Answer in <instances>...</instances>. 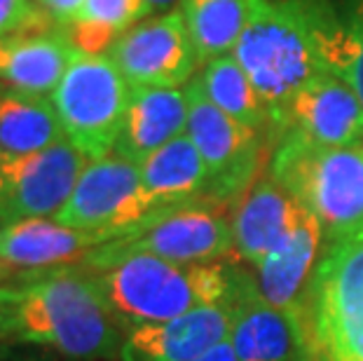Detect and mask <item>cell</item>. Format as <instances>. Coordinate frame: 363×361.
I'll return each mask as SVG.
<instances>
[{"label": "cell", "instance_id": "cell-1", "mask_svg": "<svg viewBox=\"0 0 363 361\" xmlns=\"http://www.w3.org/2000/svg\"><path fill=\"white\" fill-rule=\"evenodd\" d=\"M14 340L40 345L73 361L120 357L122 328L94 277L80 265L21 272L3 282Z\"/></svg>", "mask_w": 363, "mask_h": 361}, {"label": "cell", "instance_id": "cell-2", "mask_svg": "<svg viewBox=\"0 0 363 361\" xmlns=\"http://www.w3.org/2000/svg\"><path fill=\"white\" fill-rule=\"evenodd\" d=\"M326 33V24L303 5L251 0L249 21L233 55L260 94L269 122L281 132L298 91L328 71Z\"/></svg>", "mask_w": 363, "mask_h": 361}, {"label": "cell", "instance_id": "cell-3", "mask_svg": "<svg viewBox=\"0 0 363 361\" xmlns=\"http://www.w3.org/2000/svg\"><path fill=\"white\" fill-rule=\"evenodd\" d=\"M87 272L125 333L134 326L160 324L202 305L228 301L233 282V270L223 265L174 263L150 253H129Z\"/></svg>", "mask_w": 363, "mask_h": 361}, {"label": "cell", "instance_id": "cell-4", "mask_svg": "<svg viewBox=\"0 0 363 361\" xmlns=\"http://www.w3.org/2000/svg\"><path fill=\"white\" fill-rule=\"evenodd\" d=\"M272 179L314 213L328 244L363 240V143L323 148L284 132L272 157Z\"/></svg>", "mask_w": 363, "mask_h": 361}, {"label": "cell", "instance_id": "cell-5", "mask_svg": "<svg viewBox=\"0 0 363 361\" xmlns=\"http://www.w3.org/2000/svg\"><path fill=\"white\" fill-rule=\"evenodd\" d=\"M293 319L303 361H363V240L328 244Z\"/></svg>", "mask_w": 363, "mask_h": 361}, {"label": "cell", "instance_id": "cell-6", "mask_svg": "<svg viewBox=\"0 0 363 361\" xmlns=\"http://www.w3.org/2000/svg\"><path fill=\"white\" fill-rule=\"evenodd\" d=\"M129 96L131 84L111 57L78 50L50 99L66 141L91 162L113 155Z\"/></svg>", "mask_w": 363, "mask_h": 361}, {"label": "cell", "instance_id": "cell-7", "mask_svg": "<svg viewBox=\"0 0 363 361\" xmlns=\"http://www.w3.org/2000/svg\"><path fill=\"white\" fill-rule=\"evenodd\" d=\"M162 211H167L164 206L145 193L138 165L118 155H106L87 162L68 202L54 221L120 240L138 233Z\"/></svg>", "mask_w": 363, "mask_h": 361}, {"label": "cell", "instance_id": "cell-8", "mask_svg": "<svg viewBox=\"0 0 363 361\" xmlns=\"http://www.w3.org/2000/svg\"><path fill=\"white\" fill-rule=\"evenodd\" d=\"M233 249V223L216 211L213 204L192 202L157 213L138 233L94 249L78 265L91 270L129 253H150L174 263L197 265L213 263Z\"/></svg>", "mask_w": 363, "mask_h": 361}, {"label": "cell", "instance_id": "cell-9", "mask_svg": "<svg viewBox=\"0 0 363 361\" xmlns=\"http://www.w3.org/2000/svg\"><path fill=\"white\" fill-rule=\"evenodd\" d=\"M188 96V129L185 134L197 145L208 172V202L242 199L258 172V132L223 113L204 94L199 78L185 84Z\"/></svg>", "mask_w": 363, "mask_h": 361}, {"label": "cell", "instance_id": "cell-10", "mask_svg": "<svg viewBox=\"0 0 363 361\" xmlns=\"http://www.w3.org/2000/svg\"><path fill=\"white\" fill-rule=\"evenodd\" d=\"M106 55L131 87H183L199 64L181 10L145 17L120 35Z\"/></svg>", "mask_w": 363, "mask_h": 361}, {"label": "cell", "instance_id": "cell-11", "mask_svg": "<svg viewBox=\"0 0 363 361\" xmlns=\"http://www.w3.org/2000/svg\"><path fill=\"white\" fill-rule=\"evenodd\" d=\"M87 162L68 141L35 155L0 160V228L24 218H54L68 202Z\"/></svg>", "mask_w": 363, "mask_h": 361}, {"label": "cell", "instance_id": "cell-12", "mask_svg": "<svg viewBox=\"0 0 363 361\" xmlns=\"http://www.w3.org/2000/svg\"><path fill=\"white\" fill-rule=\"evenodd\" d=\"M230 338L239 361H296L303 355L293 314L260 294L258 282L233 270L230 282Z\"/></svg>", "mask_w": 363, "mask_h": 361}, {"label": "cell", "instance_id": "cell-13", "mask_svg": "<svg viewBox=\"0 0 363 361\" xmlns=\"http://www.w3.org/2000/svg\"><path fill=\"white\" fill-rule=\"evenodd\" d=\"M284 132H293L323 148L361 145L363 101L340 75L319 73L293 99Z\"/></svg>", "mask_w": 363, "mask_h": 361}, {"label": "cell", "instance_id": "cell-14", "mask_svg": "<svg viewBox=\"0 0 363 361\" xmlns=\"http://www.w3.org/2000/svg\"><path fill=\"white\" fill-rule=\"evenodd\" d=\"M228 338V301L202 305L169 321L129 328L120 361H192Z\"/></svg>", "mask_w": 363, "mask_h": 361}, {"label": "cell", "instance_id": "cell-15", "mask_svg": "<svg viewBox=\"0 0 363 361\" xmlns=\"http://www.w3.org/2000/svg\"><path fill=\"white\" fill-rule=\"evenodd\" d=\"M108 242L113 237L106 233L75 230L54 218H24L0 228V258L7 270L40 272L78 265Z\"/></svg>", "mask_w": 363, "mask_h": 361}, {"label": "cell", "instance_id": "cell-16", "mask_svg": "<svg viewBox=\"0 0 363 361\" xmlns=\"http://www.w3.org/2000/svg\"><path fill=\"white\" fill-rule=\"evenodd\" d=\"M66 28L40 26L0 40V84L26 94L52 96L75 57Z\"/></svg>", "mask_w": 363, "mask_h": 361}, {"label": "cell", "instance_id": "cell-17", "mask_svg": "<svg viewBox=\"0 0 363 361\" xmlns=\"http://www.w3.org/2000/svg\"><path fill=\"white\" fill-rule=\"evenodd\" d=\"M323 228L314 213L300 206L293 226L256 265L258 289L269 303L293 314L303 303L305 284L314 272Z\"/></svg>", "mask_w": 363, "mask_h": 361}, {"label": "cell", "instance_id": "cell-18", "mask_svg": "<svg viewBox=\"0 0 363 361\" xmlns=\"http://www.w3.org/2000/svg\"><path fill=\"white\" fill-rule=\"evenodd\" d=\"M188 129V96L183 87H131L129 106L113 155L141 165Z\"/></svg>", "mask_w": 363, "mask_h": 361}, {"label": "cell", "instance_id": "cell-19", "mask_svg": "<svg viewBox=\"0 0 363 361\" xmlns=\"http://www.w3.org/2000/svg\"><path fill=\"white\" fill-rule=\"evenodd\" d=\"M298 209L300 204L272 176L253 183L237 202L230 221L237 256L256 267L293 226Z\"/></svg>", "mask_w": 363, "mask_h": 361}, {"label": "cell", "instance_id": "cell-20", "mask_svg": "<svg viewBox=\"0 0 363 361\" xmlns=\"http://www.w3.org/2000/svg\"><path fill=\"white\" fill-rule=\"evenodd\" d=\"M66 141L50 96L0 84V160H17Z\"/></svg>", "mask_w": 363, "mask_h": 361}, {"label": "cell", "instance_id": "cell-21", "mask_svg": "<svg viewBox=\"0 0 363 361\" xmlns=\"http://www.w3.org/2000/svg\"><path fill=\"white\" fill-rule=\"evenodd\" d=\"M143 188L160 206H185L208 195V172L188 134L169 141L138 165Z\"/></svg>", "mask_w": 363, "mask_h": 361}, {"label": "cell", "instance_id": "cell-22", "mask_svg": "<svg viewBox=\"0 0 363 361\" xmlns=\"http://www.w3.org/2000/svg\"><path fill=\"white\" fill-rule=\"evenodd\" d=\"M199 64L233 55L249 21L251 0H181Z\"/></svg>", "mask_w": 363, "mask_h": 361}, {"label": "cell", "instance_id": "cell-23", "mask_svg": "<svg viewBox=\"0 0 363 361\" xmlns=\"http://www.w3.org/2000/svg\"><path fill=\"white\" fill-rule=\"evenodd\" d=\"M199 82H202L204 94L223 113L242 122L249 129L258 132L265 125H272L265 104H262L260 94L249 80V75L244 73V68L239 66L235 55L218 57L204 64Z\"/></svg>", "mask_w": 363, "mask_h": 361}, {"label": "cell", "instance_id": "cell-24", "mask_svg": "<svg viewBox=\"0 0 363 361\" xmlns=\"http://www.w3.org/2000/svg\"><path fill=\"white\" fill-rule=\"evenodd\" d=\"M150 17L145 0H84L68 35L75 50L87 55H106L120 35Z\"/></svg>", "mask_w": 363, "mask_h": 361}, {"label": "cell", "instance_id": "cell-25", "mask_svg": "<svg viewBox=\"0 0 363 361\" xmlns=\"http://www.w3.org/2000/svg\"><path fill=\"white\" fill-rule=\"evenodd\" d=\"M323 52L328 71L350 82L363 101V0L345 28H328Z\"/></svg>", "mask_w": 363, "mask_h": 361}, {"label": "cell", "instance_id": "cell-26", "mask_svg": "<svg viewBox=\"0 0 363 361\" xmlns=\"http://www.w3.org/2000/svg\"><path fill=\"white\" fill-rule=\"evenodd\" d=\"M50 24L52 21L45 14L43 5L33 3V0H0V40L7 35L21 33V30Z\"/></svg>", "mask_w": 363, "mask_h": 361}, {"label": "cell", "instance_id": "cell-27", "mask_svg": "<svg viewBox=\"0 0 363 361\" xmlns=\"http://www.w3.org/2000/svg\"><path fill=\"white\" fill-rule=\"evenodd\" d=\"M40 5L52 24H57L61 28H71L80 7L84 5V0H43Z\"/></svg>", "mask_w": 363, "mask_h": 361}, {"label": "cell", "instance_id": "cell-28", "mask_svg": "<svg viewBox=\"0 0 363 361\" xmlns=\"http://www.w3.org/2000/svg\"><path fill=\"white\" fill-rule=\"evenodd\" d=\"M192 361H239V359H237V352L233 348V343L223 340L220 345H216V348H211L208 352H204L202 357H197Z\"/></svg>", "mask_w": 363, "mask_h": 361}, {"label": "cell", "instance_id": "cell-29", "mask_svg": "<svg viewBox=\"0 0 363 361\" xmlns=\"http://www.w3.org/2000/svg\"><path fill=\"white\" fill-rule=\"evenodd\" d=\"M12 338H14L12 314H10V307L5 305V298H3V282H0V343L12 340Z\"/></svg>", "mask_w": 363, "mask_h": 361}, {"label": "cell", "instance_id": "cell-30", "mask_svg": "<svg viewBox=\"0 0 363 361\" xmlns=\"http://www.w3.org/2000/svg\"><path fill=\"white\" fill-rule=\"evenodd\" d=\"M176 3H181V0H145V5H148V10H150V17L152 14L176 10Z\"/></svg>", "mask_w": 363, "mask_h": 361}, {"label": "cell", "instance_id": "cell-31", "mask_svg": "<svg viewBox=\"0 0 363 361\" xmlns=\"http://www.w3.org/2000/svg\"><path fill=\"white\" fill-rule=\"evenodd\" d=\"M7 361H45V359H40V357H7Z\"/></svg>", "mask_w": 363, "mask_h": 361}, {"label": "cell", "instance_id": "cell-32", "mask_svg": "<svg viewBox=\"0 0 363 361\" xmlns=\"http://www.w3.org/2000/svg\"><path fill=\"white\" fill-rule=\"evenodd\" d=\"M7 272H10V270H7V265L3 263V258H0V282H5V274Z\"/></svg>", "mask_w": 363, "mask_h": 361}, {"label": "cell", "instance_id": "cell-33", "mask_svg": "<svg viewBox=\"0 0 363 361\" xmlns=\"http://www.w3.org/2000/svg\"><path fill=\"white\" fill-rule=\"evenodd\" d=\"M7 357H10V355H7L5 350H0V361H7Z\"/></svg>", "mask_w": 363, "mask_h": 361}, {"label": "cell", "instance_id": "cell-34", "mask_svg": "<svg viewBox=\"0 0 363 361\" xmlns=\"http://www.w3.org/2000/svg\"><path fill=\"white\" fill-rule=\"evenodd\" d=\"M33 3H38V5H40V3H43V0H33Z\"/></svg>", "mask_w": 363, "mask_h": 361}]
</instances>
